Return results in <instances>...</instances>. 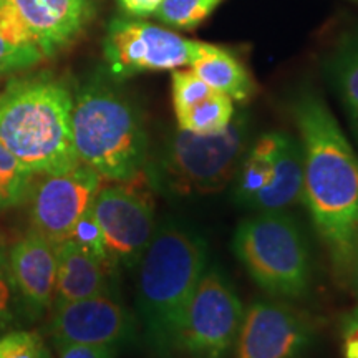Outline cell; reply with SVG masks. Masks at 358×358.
Instances as JSON below:
<instances>
[{
	"label": "cell",
	"mask_w": 358,
	"mask_h": 358,
	"mask_svg": "<svg viewBox=\"0 0 358 358\" xmlns=\"http://www.w3.org/2000/svg\"><path fill=\"white\" fill-rule=\"evenodd\" d=\"M290 113L302 150V203L337 267L358 237V155L313 88L295 93Z\"/></svg>",
	"instance_id": "obj_1"
},
{
	"label": "cell",
	"mask_w": 358,
	"mask_h": 358,
	"mask_svg": "<svg viewBox=\"0 0 358 358\" xmlns=\"http://www.w3.org/2000/svg\"><path fill=\"white\" fill-rule=\"evenodd\" d=\"M208 261V243L198 229L178 217L156 222L136 266V319L155 357L174 358L178 332Z\"/></svg>",
	"instance_id": "obj_2"
},
{
	"label": "cell",
	"mask_w": 358,
	"mask_h": 358,
	"mask_svg": "<svg viewBox=\"0 0 358 358\" xmlns=\"http://www.w3.org/2000/svg\"><path fill=\"white\" fill-rule=\"evenodd\" d=\"M73 92L50 73L13 78L0 92V145L34 174L80 163L71 131Z\"/></svg>",
	"instance_id": "obj_3"
},
{
	"label": "cell",
	"mask_w": 358,
	"mask_h": 358,
	"mask_svg": "<svg viewBox=\"0 0 358 358\" xmlns=\"http://www.w3.org/2000/svg\"><path fill=\"white\" fill-rule=\"evenodd\" d=\"M71 131L78 161L103 179L131 182L146 166L141 110L110 75H93L73 93Z\"/></svg>",
	"instance_id": "obj_4"
},
{
	"label": "cell",
	"mask_w": 358,
	"mask_h": 358,
	"mask_svg": "<svg viewBox=\"0 0 358 358\" xmlns=\"http://www.w3.org/2000/svg\"><path fill=\"white\" fill-rule=\"evenodd\" d=\"M250 141V116L236 111L217 134L174 129L151 164L155 186L169 196L213 194L234 179Z\"/></svg>",
	"instance_id": "obj_5"
},
{
	"label": "cell",
	"mask_w": 358,
	"mask_h": 358,
	"mask_svg": "<svg viewBox=\"0 0 358 358\" xmlns=\"http://www.w3.org/2000/svg\"><path fill=\"white\" fill-rule=\"evenodd\" d=\"M231 248L254 284L271 297L301 301L310 292V249L301 224L284 211L244 219L234 231Z\"/></svg>",
	"instance_id": "obj_6"
},
{
	"label": "cell",
	"mask_w": 358,
	"mask_h": 358,
	"mask_svg": "<svg viewBox=\"0 0 358 358\" xmlns=\"http://www.w3.org/2000/svg\"><path fill=\"white\" fill-rule=\"evenodd\" d=\"M243 315V302L229 277L221 266H208L186 308L174 358H227Z\"/></svg>",
	"instance_id": "obj_7"
},
{
	"label": "cell",
	"mask_w": 358,
	"mask_h": 358,
	"mask_svg": "<svg viewBox=\"0 0 358 358\" xmlns=\"http://www.w3.org/2000/svg\"><path fill=\"white\" fill-rule=\"evenodd\" d=\"M208 47L209 43L185 38L145 19L116 17L103 38V57L108 75L120 82L148 71L191 66Z\"/></svg>",
	"instance_id": "obj_8"
},
{
	"label": "cell",
	"mask_w": 358,
	"mask_h": 358,
	"mask_svg": "<svg viewBox=\"0 0 358 358\" xmlns=\"http://www.w3.org/2000/svg\"><path fill=\"white\" fill-rule=\"evenodd\" d=\"M96 0H0V30L52 58L82 35Z\"/></svg>",
	"instance_id": "obj_9"
},
{
	"label": "cell",
	"mask_w": 358,
	"mask_h": 358,
	"mask_svg": "<svg viewBox=\"0 0 358 358\" xmlns=\"http://www.w3.org/2000/svg\"><path fill=\"white\" fill-rule=\"evenodd\" d=\"M317 338L310 315L284 301L259 299L244 308L234 358H303Z\"/></svg>",
	"instance_id": "obj_10"
},
{
	"label": "cell",
	"mask_w": 358,
	"mask_h": 358,
	"mask_svg": "<svg viewBox=\"0 0 358 358\" xmlns=\"http://www.w3.org/2000/svg\"><path fill=\"white\" fill-rule=\"evenodd\" d=\"M92 213L101 229L110 266L115 271L136 268L156 227L153 204L141 192L118 182L101 186Z\"/></svg>",
	"instance_id": "obj_11"
},
{
	"label": "cell",
	"mask_w": 358,
	"mask_h": 358,
	"mask_svg": "<svg viewBox=\"0 0 358 358\" xmlns=\"http://www.w3.org/2000/svg\"><path fill=\"white\" fill-rule=\"evenodd\" d=\"M40 176L29 196L30 222L34 231L58 245L69 239L78 219L92 208L103 178L83 163L69 171Z\"/></svg>",
	"instance_id": "obj_12"
},
{
	"label": "cell",
	"mask_w": 358,
	"mask_h": 358,
	"mask_svg": "<svg viewBox=\"0 0 358 358\" xmlns=\"http://www.w3.org/2000/svg\"><path fill=\"white\" fill-rule=\"evenodd\" d=\"M47 329L53 342L118 348L136 342L140 335L136 313L127 308L120 295L53 303Z\"/></svg>",
	"instance_id": "obj_13"
},
{
	"label": "cell",
	"mask_w": 358,
	"mask_h": 358,
	"mask_svg": "<svg viewBox=\"0 0 358 358\" xmlns=\"http://www.w3.org/2000/svg\"><path fill=\"white\" fill-rule=\"evenodd\" d=\"M8 267L22 310L32 319L52 308L57 284V244L30 229L8 252Z\"/></svg>",
	"instance_id": "obj_14"
},
{
	"label": "cell",
	"mask_w": 358,
	"mask_h": 358,
	"mask_svg": "<svg viewBox=\"0 0 358 358\" xmlns=\"http://www.w3.org/2000/svg\"><path fill=\"white\" fill-rule=\"evenodd\" d=\"M57 284L53 303L82 301L98 295H118L116 271L71 239L57 245ZM52 303V306H53Z\"/></svg>",
	"instance_id": "obj_15"
},
{
	"label": "cell",
	"mask_w": 358,
	"mask_h": 358,
	"mask_svg": "<svg viewBox=\"0 0 358 358\" xmlns=\"http://www.w3.org/2000/svg\"><path fill=\"white\" fill-rule=\"evenodd\" d=\"M303 189V163L302 150L297 138L282 131V140L275 155L274 176L271 182L257 192L244 208L257 213L284 211L302 201Z\"/></svg>",
	"instance_id": "obj_16"
},
{
	"label": "cell",
	"mask_w": 358,
	"mask_h": 358,
	"mask_svg": "<svg viewBox=\"0 0 358 358\" xmlns=\"http://www.w3.org/2000/svg\"><path fill=\"white\" fill-rule=\"evenodd\" d=\"M191 69L214 92L229 96L232 101L244 103L256 92L252 75L239 57L219 45L209 43L208 50L201 55Z\"/></svg>",
	"instance_id": "obj_17"
},
{
	"label": "cell",
	"mask_w": 358,
	"mask_h": 358,
	"mask_svg": "<svg viewBox=\"0 0 358 358\" xmlns=\"http://www.w3.org/2000/svg\"><path fill=\"white\" fill-rule=\"evenodd\" d=\"M324 69L358 143V30L338 40L327 57Z\"/></svg>",
	"instance_id": "obj_18"
},
{
	"label": "cell",
	"mask_w": 358,
	"mask_h": 358,
	"mask_svg": "<svg viewBox=\"0 0 358 358\" xmlns=\"http://www.w3.org/2000/svg\"><path fill=\"white\" fill-rule=\"evenodd\" d=\"M280 140L282 131L266 133L248 148L234 176V199L237 204L245 206L271 182Z\"/></svg>",
	"instance_id": "obj_19"
},
{
	"label": "cell",
	"mask_w": 358,
	"mask_h": 358,
	"mask_svg": "<svg viewBox=\"0 0 358 358\" xmlns=\"http://www.w3.org/2000/svg\"><path fill=\"white\" fill-rule=\"evenodd\" d=\"M236 115L234 101L222 93L213 92L186 113L176 116L178 128L194 134H217L229 127Z\"/></svg>",
	"instance_id": "obj_20"
},
{
	"label": "cell",
	"mask_w": 358,
	"mask_h": 358,
	"mask_svg": "<svg viewBox=\"0 0 358 358\" xmlns=\"http://www.w3.org/2000/svg\"><path fill=\"white\" fill-rule=\"evenodd\" d=\"M222 0H161L151 17L171 30H192L221 6Z\"/></svg>",
	"instance_id": "obj_21"
},
{
	"label": "cell",
	"mask_w": 358,
	"mask_h": 358,
	"mask_svg": "<svg viewBox=\"0 0 358 358\" xmlns=\"http://www.w3.org/2000/svg\"><path fill=\"white\" fill-rule=\"evenodd\" d=\"M35 174L0 145V209L19 206L30 196Z\"/></svg>",
	"instance_id": "obj_22"
},
{
	"label": "cell",
	"mask_w": 358,
	"mask_h": 358,
	"mask_svg": "<svg viewBox=\"0 0 358 358\" xmlns=\"http://www.w3.org/2000/svg\"><path fill=\"white\" fill-rule=\"evenodd\" d=\"M214 90L198 77L194 70H173L171 75V100L174 115L179 116L203 101Z\"/></svg>",
	"instance_id": "obj_23"
},
{
	"label": "cell",
	"mask_w": 358,
	"mask_h": 358,
	"mask_svg": "<svg viewBox=\"0 0 358 358\" xmlns=\"http://www.w3.org/2000/svg\"><path fill=\"white\" fill-rule=\"evenodd\" d=\"M43 60V53L37 47L12 38L0 30V77L29 70Z\"/></svg>",
	"instance_id": "obj_24"
},
{
	"label": "cell",
	"mask_w": 358,
	"mask_h": 358,
	"mask_svg": "<svg viewBox=\"0 0 358 358\" xmlns=\"http://www.w3.org/2000/svg\"><path fill=\"white\" fill-rule=\"evenodd\" d=\"M69 239L73 241V243L80 245L83 250H87L88 254H92V256H95L96 259H100V261L110 266L108 259H106V250H105V243H103L101 229L100 226H98V221L95 219V216H93L92 208H90L88 211L78 219L77 224L73 226V229L70 232Z\"/></svg>",
	"instance_id": "obj_25"
},
{
	"label": "cell",
	"mask_w": 358,
	"mask_h": 358,
	"mask_svg": "<svg viewBox=\"0 0 358 358\" xmlns=\"http://www.w3.org/2000/svg\"><path fill=\"white\" fill-rule=\"evenodd\" d=\"M19 308H22L20 299L13 284L8 259L0 250V332L12 324Z\"/></svg>",
	"instance_id": "obj_26"
},
{
	"label": "cell",
	"mask_w": 358,
	"mask_h": 358,
	"mask_svg": "<svg viewBox=\"0 0 358 358\" xmlns=\"http://www.w3.org/2000/svg\"><path fill=\"white\" fill-rule=\"evenodd\" d=\"M43 343L37 334L15 330L0 337V358H40Z\"/></svg>",
	"instance_id": "obj_27"
},
{
	"label": "cell",
	"mask_w": 358,
	"mask_h": 358,
	"mask_svg": "<svg viewBox=\"0 0 358 358\" xmlns=\"http://www.w3.org/2000/svg\"><path fill=\"white\" fill-rule=\"evenodd\" d=\"M58 358H116L118 347L110 345H85V343L53 342Z\"/></svg>",
	"instance_id": "obj_28"
},
{
	"label": "cell",
	"mask_w": 358,
	"mask_h": 358,
	"mask_svg": "<svg viewBox=\"0 0 358 358\" xmlns=\"http://www.w3.org/2000/svg\"><path fill=\"white\" fill-rule=\"evenodd\" d=\"M335 271L358 301V237L352 244V248L348 249L345 257L342 259V262L335 267Z\"/></svg>",
	"instance_id": "obj_29"
},
{
	"label": "cell",
	"mask_w": 358,
	"mask_h": 358,
	"mask_svg": "<svg viewBox=\"0 0 358 358\" xmlns=\"http://www.w3.org/2000/svg\"><path fill=\"white\" fill-rule=\"evenodd\" d=\"M343 357L358 358V306L342 319Z\"/></svg>",
	"instance_id": "obj_30"
},
{
	"label": "cell",
	"mask_w": 358,
	"mask_h": 358,
	"mask_svg": "<svg viewBox=\"0 0 358 358\" xmlns=\"http://www.w3.org/2000/svg\"><path fill=\"white\" fill-rule=\"evenodd\" d=\"M120 10L124 17H133V19H146L155 13L161 3V0H116Z\"/></svg>",
	"instance_id": "obj_31"
},
{
	"label": "cell",
	"mask_w": 358,
	"mask_h": 358,
	"mask_svg": "<svg viewBox=\"0 0 358 358\" xmlns=\"http://www.w3.org/2000/svg\"><path fill=\"white\" fill-rule=\"evenodd\" d=\"M40 358H52V355H50V352L47 350V348H42V353H40Z\"/></svg>",
	"instance_id": "obj_32"
}]
</instances>
